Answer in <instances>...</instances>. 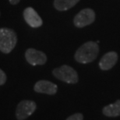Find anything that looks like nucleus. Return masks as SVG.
Returning a JSON list of instances; mask_svg holds the SVG:
<instances>
[{"label": "nucleus", "instance_id": "0eeeda50", "mask_svg": "<svg viewBox=\"0 0 120 120\" xmlns=\"http://www.w3.org/2000/svg\"><path fill=\"white\" fill-rule=\"evenodd\" d=\"M24 18L27 23L33 28H37L43 24L41 18L32 7H27L24 9Z\"/></svg>", "mask_w": 120, "mask_h": 120}, {"label": "nucleus", "instance_id": "1a4fd4ad", "mask_svg": "<svg viewBox=\"0 0 120 120\" xmlns=\"http://www.w3.org/2000/svg\"><path fill=\"white\" fill-rule=\"evenodd\" d=\"M118 60V54L114 51L105 53L99 62V67L103 71H107L113 68Z\"/></svg>", "mask_w": 120, "mask_h": 120}, {"label": "nucleus", "instance_id": "39448f33", "mask_svg": "<svg viewBox=\"0 0 120 120\" xmlns=\"http://www.w3.org/2000/svg\"><path fill=\"white\" fill-rule=\"evenodd\" d=\"M36 103L33 101L24 100L18 104L16 110V116L18 120H24L34 113L36 109Z\"/></svg>", "mask_w": 120, "mask_h": 120}, {"label": "nucleus", "instance_id": "9b49d317", "mask_svg": "<svg viewBox=\"0 0 120 120\" xmlns=\"http://www.w3.org/2000/svg\"><path fill=\"white\" fill-rule=\"evenodd\" d=\"M79 1L80 0H55L54 6L58 11H66L76 6Z\"/></svg>", "mask_w": 120, "mask_h": 120}, {"label": "nucleus", "instance_id": "f03ea898", "mask_svg": "<svg viewBox=\"0 0 120 120\" xmlns=\"http://www.w3.org/2000/svg\"><path fill=\"white\" fill-rule=\"evenodd\" d=\"M17 43V36L14 30L9 28H0V50L9 53Z\"/></svg>", "mask_w": 120, "mask_h": 120}, {"label": "nucleus", "instance_id": "f8f14e48", "mask_svg": "<svg viewBox=\"0 0 120 120\" xmlns=\"http://www.w3.org/2000/svg\"><path fill=\"white\" fill-rule=\"evenodd\" d=\"M83 116L81 113H76L70 116L66 120H83Z\"/></svg>", "mask_w": 120, "mask_h": 120}, {"label": "nucleus", "instance_id": "f257e3e1", "mask_svg": "<svg viewBox=\"0 0 120 120\" xmlns=\"http://www.w3.org/2000/svg\"><path fill=\"white\" fill-rule=\"evenodd\" d=\"M99 53V47L97 42L89 41L79 47L75 53V59L81 64L92 62L96 59Z\"/></svg>", "mask_w": 120, "mask_h": 120}, {"label": "nucleus", "instance_id": "7ed1b4c3", "mask_svg": "<svg viewBox=\"0 0 120 120\" xmlns=\"http://www.w3.org/2000/svg\"><path fill=\"white\" fill-rule=\"evenodd\" d=\"M56 78L69 84H76L78 81V75L73 68L68 65H62L52 71Z\"/></svg>", "mask_w": 120, "mask_h": 120}, {"label": "nucleus", "instance_id": "9d476101", "mask_svg": "<svg viewBox=\"0 0 120 120\" xmlns=\"http://www.w3.org/2000/svg\"><path fill=\"white\" fill-rule=\"evenodd\" d=\"M104 116L108 117H116L120 116V99L117 100L114 104H110L103 109Z\"/></svg>", "mask_w": 120, "mask_h": 120}, {"label": "nucleus", "instance_id": "ddd939ff", "mask_svg": "<svg viewBox=\"0 0 120 120\" xmlns=\"http://www.w3.org/2000/svg\"><path fill=\"white\" fill-rule=\"evenodd\" d=\"M6 81V75L2 70L0 69V85H4Z\"/></svg>", "mask_w": 120, "mask_h": 120}, {"label": "nucleus", "instance_id": "4468645a", "mask_svg": "<svg viewBox=\"0 0 120 120\" xmlns=\"http://www.w3.org/2000/svg\"><path fill=\"white\" fill-rule=\"evenodd\" d=\"M20 1V0H9V2H10V4H12V5H17Z\"/></svg>", "mask_w": 120, "mask_h": 120}, {"label": "nucleus", "instance_id": "423d86ee", "mask_svg": "<svg viewBox=\"0 0 120 120\" xmlns=\"http://www.w3.org/2000/svg\"><path fill=\"white\" fill-rule=\"evenodd\" d=\"M25 57L27 62L33 66L43 65L46 63L47 57L45 53L37 50L34 48H29L25 53Z\"/></svg>", "mask_w": 120, "mask_h": 120}, {"label": "nucleus", "instance_id": "20e7f679", "mask_svg": "<svg viewBox=\"0 0 120 120\" xmlns=\"http://www.w3.org/2000/svg\"><path fill=\"white\" fill-rule=\"evenodd\" d=\"M95 20V12L91 9H84L74 17L73 22L76 27L82 28L91 24Z\"/></svg>", "mask_w": 120, "mask_h": 120}, {"label": "nucleus", "instance_id": "6e6552de", "mask_svg": "<svg viewBox=\"0 0 120 120\" xmlns=\"http://www.w3.org/2000/svg\"><path fill=\"white\" fill-rule=\"evenodd\" d=\"M34 91L38 93H44L48 94H55L57 92L58 87L51 81L41 80L35 84Z\"/></svg>", "mask_w": 120, "mask_h": 120}]
</instances>
